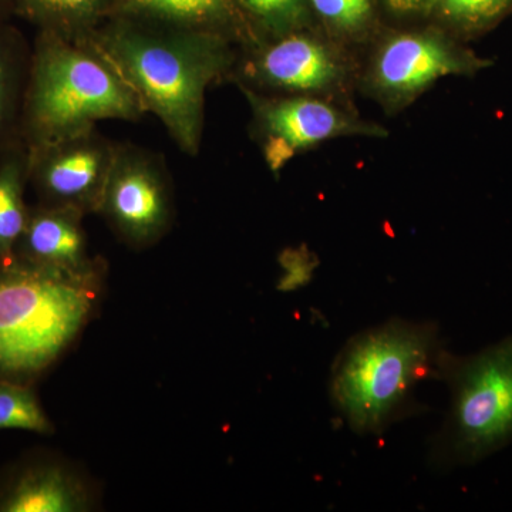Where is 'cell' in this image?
I'll list each match as a JSON object with an SVG mask.
<instances>
[{"label": "cell", "instance_id": "6da1fadb", "mask_svg": "<svg viewBox=\"0 0 512 512\" xmlns=\"http://www.w3.org/2000/svg\"><path fill=\"white\" fill-rule=\"evenodd\" d=\"M144 111L161 120L181 151L197 156L204 131L205 93L229 79L238 46L225 37L110 16L92 36Z\"/></svg>", "mask_w": 512, "mask_h": 512}, {"label": "cell", "instance_id": "7a4b0ae2", "mask_svg": "<svg viewBox=\"0 0 512 512\" xmlns=\"http://www.w3.org/2000/svg\"><path fill=\"white\" fill-rule=\"evenodd\" d=\"M446 349L433 322L393 318L356 333L330 367V403L353 433L380 436L424 412L414 393L439 380Z\"/></svg>", "mask_w": 512, "mask_h": 512}, {"label": "cell", "instance_id": "3957f363", "mask_svg": "<svg viewBox=\"0 0 512 512\" xmlns=\"http://www.w3.org/2000/svg\"><path fill=\"white\" fill-rule=\"evenodd\" d=\"M144 113L133 90L89 40L39 32L20 116L29 150L93 130L101 120L137 121Z\"/></svg>", "mask_w": 512, "mask_h": 512}, {"label": "cell", "instance_id": "277c9868", "mask_svg": "<svg viewBox=\"0 0 512 512\" xmlns=\"http://www.w3.org/2000/svg\"><path fill=\"white\" fill-rule=\"evenodd\" d=\"M101 266L66 272L12 256L0 261V379L43 372L92 318Z\"/></svg>", "mask_w": 512, "mask_h": 512}, {"label": "cell", "instance_id": "5b68a950", "mask_svg": "<svg viewBox=\"0 0 512 512\" xmlns=\"http://www.w3.org/2000/svg\"><path fill=\"white\" fill-rule=\"evenodd\" d=\"M439 380L450 390V407L430 440V470L474 466L512 443V336L474 355L446 349Z\"/></svg>", "mask_w": 512, "mask_h": 512}, {"label": "cell", "instance_id": "8992f818", "mask_svg": "<svg viewBox=\"0 0 512 512\" xmlns=\"http://www.w3.org/2000/svg\"><path fill=\"white\" fill-rule=\"evenodd\" d=\"M439 25L390 30L370 43L357 87L389 116L409 109L446 77L476 76L491 66Z\"/></svg>", "mask_w": 512, "mask_h": 512}, {"label": "cell", "instance_id": "52a82bcc", "mask_svg": "<svg viewBox=\"0 0 512 512\" xmlns=\"http://www.w3.org/2000/svg\"><path fill=\"white\" fill-rule=\"evenodd\" d=\"M360 63L318 26L238 49L229 80L255 92L323 97L350 106Z\"/></svg>", "mask_w": 512, "mask_h": 512}, {"label": "cell", "instance_id": "ba28073f", "mask_svg": "<svg viewBox=\"0 0 512 512\" xmlns=\"http://www.w3.org/2000/svg\"><path fill=\"white\" fill-rule=\"evenodd\" d=\"M238 87L251 110V136L274 175L299 154L336 138L389 136L382 124L362 119L352 106L339 101Z\"/></svg>", "mask_w": 512, "mask_h": 512}, {"label": "cell", "instance_id": "9c48e42d", "mask_svg": "<svg viewBox=\"0 0 512 512\" xmlns=\"http://www.w3.org/2000/svg\"><path fill=\"white\" fill-rule=\"evenodd\" d=\"M97 214L130 247L157 244L174 220L173 185L163 158L116 143Z\"/></svg>", "mask_w": 512, "mask_h": 512}, {"label": "cell", "instance_id": "30bf717a", "mask_svg": "<svg viewBox=\"0 0 512 512\" xmlns=\"http://www.w3.org/2000/svg\"><path fill=\"white\" fill-rule=\"evenodd\" d=\"M29 150V148H28ZM116 143L96 128L29 150V181L45 205L97 212Z\"/></svg>", "mask_w": 512, "mask_h": 512}, {"label": "cell", "instance_id": "8fae6325", "mask_svg": "<svg viewBox=\"0 0 512 512\" xmlns=\"http://www.w3.org/2000/svg\"><path fill=\"white\" fill-rule=\"evenodd\" d=\"M83 217V212L55 205L40 204L29 210L13 256L66 272H89L99 268L101 265L89 255Z\"/></svg>", "mask_w": 512, "mask_h": 512}, {"label": "cell", "instance_id": "7c38bea8", "mask_svg": "<svg viewBox=\"0 0 512 512\" xmlns=\"http://www.w3.org/2000/svg\"><path fill=\"white\" fill-rule=\"evenodd\" d=\"M111 16L211 33L238 49L256 42L237 0H117Z\"/></svg>", "mask_w": 512, "mask_h": 512}, {"label": "cell", "instance_id": "4fadbf2b", "mask_svg": "<svg viewBox=\"0 0 512 512\" xmlns=\"http://www.w3.org/2000/svg\"><path fill=\"white\" fill-rule=\"evenodd\" d=\"M90 508L89 487L62 464L23 468L0 490V512H83Z\"/></svg>", "mask_w": 512, "mask_h": 512}, {"label": "cell", "instance_id": "5bb4252c", "mask_svg": "<svg viewBox=\"0 0 512 512\" xmlns=\"http://www.w3.org/2000/svg\"><path fill=\"white\" fill-rule=\"evenodd\" d=\"M10 10L39 32L87 40L113 15L117 0H8Z\"/></svg>", "mask_w": 512, "mask_h": 512}, {"label": "cell", "instance_id": "9a60e30c", "mask_svg": "<svg viewBox=\"0 0 512 512\" xmlns=\"http://www.w3.org/2000/svg\"><path fill=\"white\" fill-rule=\"evenodd\" d=\"M29 181V150L26 144L6 148L0 160V261L12 258L22 237L29 208L25 185Z\"/></svg>", "mask_w": 512, "mask_h": 512}, {"label": "cell", "instance_id": "2e32d148", "mask_svg": "<svg viewBox=\"0 0 512 512\" xmlns=\"http://www.w3.org/2000/svg\"><path fill=\"white\" fill-rule=\"evenodd\" d=\"M377 2L379 0H306L315 25L353 52L370 45L379 35Z\"/></svg>", "mask_w": 512, "mask_h": 512}, {"label": "cell", "instance_id": "e0dca14e", "mask_svg": "<svg viewBox=\"0 0 512 512\" xmlns=\"http://www.w3.org/2000/svg\"><path fill=\"white\" fill-rule=\"evenodd\" d=\"M512 12V0H430L427 16L467 42L485 35Z\"/></svg>", "mask_w": 512, "mask_h": 512}, {"label": "cell", "instance_id": "ac0fdd59", "mask_svg": "<svg viewBox=\"0 0 512 512\" xmlns=\"http://www.w3.org/2000/svg\"><path fill=\"white\" fill-rule=\"evenodd\" d=\"M28 70L19 36L0 25V141L20 126Z\"/></svg>", "mask_w": 512, "mask_h": 512}, {"label": "cell", "instance_id": "d6986e66", "mask_svg": "<svg viewBox=\"0 0 512 512\" xmlns=\"http://www.w3.org/2000/svg\"><path fill=\"white\" fill-rule=\"evenodd\" d=\"M256 40L316 26L306 0H237Z\"/></svg>", "mask_w": 512, "mask_h": 512}, {"label": "cell", "instance_id": "ffe728a7", "mask_svg": "<svg viewBox=\"0 0 512 512\" xmlns=\"http://www.w3.org/2000/svg\"><path fill=\"white\" fill-rule=\"evenodd\" d=\"M0 430L53 433V424L40 406L35 392L22 383L0 380Z\"/></svg>", "mask_w": 512, "mask_h": 512}, {"label": "cell", "instance_id": "44dd1931", "mask_svg": "<svg viewBox=\"0 0 512 512\" xmlns=\"http://www.w3.org/2000/svg\"><path fill=\"white\" fill-rule=\"evenodd\" d=\"M281 265L284 274L279 279L278 289L281 292H292L311 282L318 261L305 248L288 249L281 256Z\"/></svg>", "mask_w": 512, "mask_h": 512}, {"label": "cell", "instance_id": "7402d4cb", "mask_svg": "<svg viewBox=\"0 0 512 512\" xmlns=\"http://www.w3.org/2000/svg\"><path fill=\"white\" fill-rule=\"evenodd\" d=\"M387 12L397 18H414V16L426 15L429 10L430 0H379Z\"/></svg>", "mask_w": 512, "mask_h": 512}, {"label": "cell", "instance_id": "603a6c76", "mask_svg": "<svg viewBox=\"0 0 512 512\" xmlns=\"http://www.w3.org/2000/svg\"><path fill=\"white\" fill-rule=\"evenodd\" d=\"M6 12H12L9 2L8 0H0V25H2V19Z\"/></svg>", "mask_w": 512, "mask_h": 512}]
</instances>
